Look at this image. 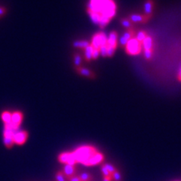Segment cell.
I'll list each match as a JSON object with an SVG mask.
<instances>
[{"label":"cell","mask_w":181,"mask_h":181,"mask_svg":"<svg viewBox=\"0 0 181 181\" xmlns=\"http://www.w3.org/2000/svg\"><path fill=\"white\" fill-rule=\"evenodd\" d=\"M81 57L79 56V55H76V56H75V64H76V67H80V63H81Z\"/></svg>","instance_id":"28"},{"label":"cell","mask_w":181,"mask_h":181,"mask_svg":"<svg viewBox=\"0 0 181 181\" xmlns=\"http://www.w3.org/2000/svg\"><path fill=\"white\" fill-rule=\"evenodd\" d=\"M69 156H70V152H62L61 154L59 155L58 161L63 164H67L68 160H69Z\"/></svg>","instance_id":"17"},{"label":"cell","mask_w":181,"mask_h":181,"mask_svg":"<svg viewBox=\"0 0 181 181\" xmlns=\"http://www.w3.org/2000/svg\"><path fill=\"white\" fill-rule=\"evenodd\" d=\"M104 159V156L102 153L97 152L90 158V159L88 161L85 166H93V165H96L101 163Z\"/></svg>","instance_id":"8"},{"label":"cell","mask_w":181,"mask_h":181,"mask_svg":"<svg viewBox=\"0 0 181 181\" xmlns=\"http://www.w3.org/2000/svg\"><path fill=\"white\" fill-rule=\"evenodd\" d=\"M90 45V43L87 41H78L76 42H75V47L79 48H82V49H85L86 48L88 45Z\"/></svg>","instance_id":"19"},{"label":"cell","mask_w":181,"mask_h":181,"mask_svg":"<svg viewBox=\"0 0 181 181\" xmlns=\"http://www.w3.org/2000/svg\"><path fill=\"white\" fill-rule=\"evenodd\" d=\"M107 36L104 32H98L93 36L90 42V45L94 48L100 50L102 47L107 44Z\"/></svg>","instance_id":"6"},{"label":"cell","mask_w":181,"mask_h":181,"mask_svg":"<svg viewBox=\"0 0 181 181\" xmlns=\"http://www.w3.org/2000/svg\"><path fill=\"white\" fill-rule=\"evenodd\" d=\"M103 165H104V167H105L106 168H107L108 171L109 172V173L111 174V175L113 174V173H114L115 171H116V167H114L112 164H110V163H104L103 164Z\"/></svg>","instance_id":"22"},{"label":"cell","mask_w":181,"mask_h":181,"mask_svg":"<svg viewBox=\"0 0 181 181\" xmlns=\"http://www.w3.org/2000/svg\"><path fill=\"white\" fill-rule=\"evenodd\" d=\"M79 176L81 181H90L92 180V176L88 173H82Z\"/></svg>","instance_id":"21"},{"label":"cell","mask_w":181,"mask_h":181,"mask_svg":"<svg viewBox=\"0 0 181 181\" xmlns=\"http://www.w3.org/2000/svg\"><path fill=\"white\" fill-rule=\"evenodd\" d=\"M55 179H56V181H67L65 176H64L62 171L57 172L56 175H55Z\"/></svg>","instance_id":"24"},{"label":"cell","mask_w":181,"mask_h":181,"mask_svg":"<svg viewBox=\"0 0 181 181\" xmlns=\"http://www.w3.org/2000/svg\"><path fill=\"white\" fill-rule=\"evenodd\" d=\"M24 119V115L20 111H15L11 113V122L8 125H5V128L15 131L19 128Z\"/></svg>","instance_id":"5"},{"label":"cell","mask_w":181,"mask_h":181,"mask_svg":"<svg viewBox=\"0 0 181 181\" xmlns=\"http://www.w3.org/2000/svg\"><path fill=\"white\" fill-rule=\"evenodd\" d=\"M150 18L149 15H131L129 17V20L133 23H146Z\"/></svg>","instance_id":"11"},{"label":"cell","mask_w":181,"mask_h":181,"mask_svg":"<svg viewBox=\"0 0 181 181\" xmlns=\"http://www.w3.org/2000/svg\"><path fill=\"white\" fill-rule=\"evenodd\" d=\"M3 142H4L5 146H6L7 148H8V149H10V148L13 147L14 143H14L13 137H4V138H3Z\"/></svg>","instance_id":"18"},{"label":"cell","mask_w":181,"mask_h":181,"mask_svg":"<svg viewBox=\"0 0 181 181\" xmlns=\"http://www.w3.org/2000/svg\"><path fill=\"white\" fill-rule=\"evenodd\" d=\"M6 13V9L4 7H0V17Z\"/></svg>","instance_id":"30"},{"label":"cell","mask_w":181,"mask_h":181,"mask_svg":"<svg viewBox=\"0 0 181 181\" xmlns=\"http://www.w3.org/2000/svg\"><path fill=\"white\" fill-rule=\"evenodd\" d=\"M93 51L94 48L90 45V44L86 48L84 49V54H85V58L87 60H90L93 59Z\"/></svg>","instance_id":"15"},{"label":"cell","mask_w":181,"mask_h":181,"mask_svg":"<svg viewBox=\"0 0 181 181\" xmlns=\"http://www.w3.org/2000/svg\"><path fill=\"white\" fill-rule=\"evenodd\" d=\"M141 44L142 48H143L144 50H152L153 51V39L150 36H147Z\"/></svg>","instance_id":"12"},{"label":"cell","mask_w":181,"mask_h":181,"mask_svg":"<svg viewBox=\"0 0 181 181\" xmlns=\"http://www.w3.org/2000/svg\"><path fill=\"white\" fill-rule=\"evenodd\" d=\"M152 54L153 51H152V50H144V57L147 60H149V59L152 58Z\"/></svg>","instance_id":"27"},{"label":"cell","mask_w":181,"mask_h":181,"mask_svg":"<svg viewBox=\"0 0 181 181\" xmlns=\"http://www.w3.org/2000/svg\"><path fill=\"white\" fill-rule=\"evenodd\" d=\"M1 119L5 123V125L9 124L11 120V113L9 111H4L2 113Z\"/></svg>","instance_id":"16"},{"label":"cell","mask_w":181,"mask_h":181,"mask_svg":"<svg viewBox=\"0 0 181 181\" xmlns=\"http://www.w3.org/2000/svg\"><path fill=\"white\" fill-rule=\"evenodd\" d=\"M153 8H154V3L152 0H147L144 4V11H145L146 15L150 16L151 14L152 13Z\"/></svg>","instance_id":"14"},{"label":"cell","mask_w":181,"mask_h":181,"mask_svg":"<svg viewBox=\"0 0 181 181\" xmlns=\"http://www.w3.org/2000/svg\"><path fill=\"white\" fill-rule=\"evenodd\" d=\"M69 181H81L79 178V176L78 175H75L73 177H70V178L69 179Z\"/></svg>","instance_id":"29"},{"label":"cell","mask_w":181,"mask_h":181,"mask_svg":"<svg viewBox=\"0 0 181 181\" xmlns=\"http://www.w3.org/2000/svg\"><path fill=\"white\" fill-rule=\"evenodd\" d=\"M28 138V133L25 130H20L16 132L13 136V140L15 143L17 145H23Z\"/></svg>","instance_id":"7"},{"label":"cell","mask_w":181,"mask_h":181,"mask_svg":"<svg viewBox=\"0 0 181 181\" xmlns=\"http://www.w3.org/2000/svg\"><path fill=\"white\" fill-rule=\"evenodd\" d=\"M127 54L130 55H137L142 51V44L136 38H132L125 46Z\"/></svg>","instance_id":"4"},{"label":"cell","mask_w":181,"mask_h":181,"mask_svg":"<svg viewBox=\"0 0 181 181\" xmlns=\"http://www.w3.org/2000/svg\"><path fill=\"white\" fill-rule=\"evenodd\" d=\"M147 36L148 35L147 34V33L146 32H144V31H140V32L137 34L136 39L138 40L140 43H142L143 41L147 38Z\"/></svg>","instance_id":"20"},{"label":"cell","mask_w":181,"mask_h":181,"mask_svg":"<svg viewBox=\"0 0 181 181\" xmlns=\"http://www.w3.org/2000/svg\"><path fill=\"white\" fill-rule=\"evenodd\" d=\"M63 174L65 176L66 178H67L69 180L70 177H73L76 175V169L75 168L74 165H66L64 168V170H63Z\"/></svg>","instance_id":"10"},{"label":"cell","mask_w":181,"mask_h":181,"mask_svg":"<svg viewBox=\"0 0 181 181\" xmlns=\"http://www.w3.org/2000/svg\"><path fill=\"white\" fill-rule=\"evenodd\" d=\"M177 79H178L179 81L181 82V68L180 70H179L178 74H177Z\"/></svg>","instance_id":"31"},{"label":"cell","mask_w":181,"mask_h":181,"mask_svg":"<svg viewBox=\"0 0 181 181\" xmlns=\"http://www.w3.org/2000/svg\"><path fill=\"white\" fill-rule=\"evenodd\" d=\"M118 45V34L117 33L113 31L107 36V44L102 47L100 50V53L104 57H111L114 55L115 51Z\"/></svg>","instance_id":"3"},{"label":"cell","mask_w":181,"mask_h":181,"mask_svg":"<svg viewBox=\"0 0 181 181\" xmlns=\"http://www.w3.org/2000/svg\"><path fill=\"white\" fill-rule=\"evenodd\" d=\"M76 70L79 73V74L82 75V76H86L88 78H94L95 77V75H94L93 72L90 70V69H87V68H84L82 67H76Z\"/></svg>","instance_id":"13"},{"label":"cell","mask_w":181,"mask_h":181,"mask_svg":"<svg viewBox=\"0 0 181 181\" xmlns=\"http://www.w3.org/2000/svg\"><path fill=\"white\" fill-rule=\"evenodd\" d=\"M103 181H113L112 177H104Z\"/></svg>","instance_id":"32"},{"label":"cell","mask_w":181,"mask_h":181,"mask_svg":"<svg viewBox=\"0 0 181 181\" xmlns=\"http://www.w3.org/2000/svg\"><path fill=\"white\" fill-rule=\"evenodd\" d=\"M97 152V149L92 146H82L76 149L74 151L73 154L77 162L82 163L86 165L90 158Z\"/></svg>","instance_id":"2"},{"label":"cell","mask_w":181,"mask_h":181,"mask_svg":"<svg viewBox=\"0 0 181 181\" xmlns=\"http://www.w3.org/2000/svg\"><path fill=\"white\" fill-rule=\"evenodd\" d=\"M134 36H135V31H134V29H128V30H127L126 32L124 33V34H123L122 36H121V37L119 39L120 43H121V45H122V46L125 47L127 43H128V42L129 41L130 39L134 38Z\"/></svg>","instance_id":"9"},{"label":"cell","mask_w":181,"mask_h":181,"mask_svg":"<svg viewBox=\"0 0 181 181\" xmlns=\"http://www.w3.org/2000/svg\"><path fill=\"white\" fill-rule=\"evenodd\" d=\"M112 179L113 181H122V177H121V174L118 170H116V171L112 174Z\"/></svg>","instance_id":"23"},{"label":"cell","mask_w":181,"mask_h":181,"mask_svg":"<svg viewBox=\"0 0 181 181\" xmlns=\"http://www.w3.org/2000/svg\"><path fill=\"white\" fill-rule=\"evenodd\" d=\"M87 11L91 21L104 28L116 15V4L114 0H89Z\"/></svg>","instance_id":"1"},{"label":"cell","mask_w":181,"mask_h":181,"mask_svg":"<svg viewBox=\"0 0 181 181\" xmlns=\"http://www.w3.org/2000/svg\"><path fill=\"white\" fill-rule=\"evenodd\" d=\"M101 172H102L103 176H104V177H112L111 174L108 171L107 168H106L103 165L101 166Z\"/></svg>","instance_id":"26"},{"label":"cell","mask_w":181,"mask_h":181,"mask_svg":"<svg viewBox=\"0 0 181 181\" xmlns=\"http://www.w3.org/2000/svg\"><path fill=\"white\" fill-rule=\"evenodd\" d=\"M121 24H122V26H124L125 28H128L130 29L132 27L131 22H130L129 20H128V19H122V20H121Z\"/></svg>","instance_id":"25"}]
</instances>
